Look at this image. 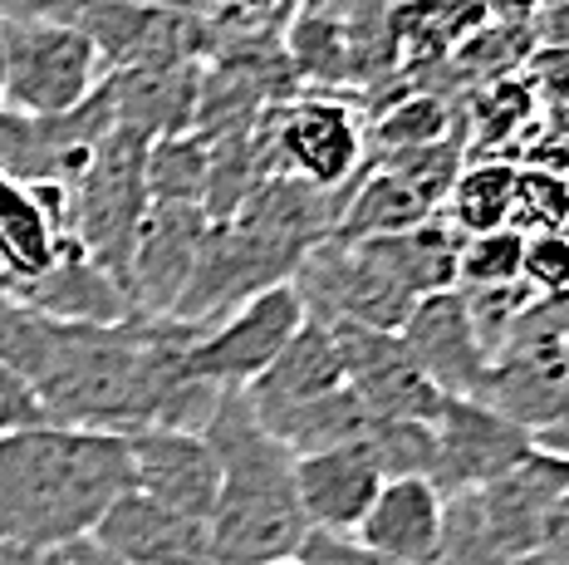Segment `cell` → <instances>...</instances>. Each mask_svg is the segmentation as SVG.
I'll return each instance as SVG.
<instances>
[{
	"mask_svg": "<svg viewBox=\"0 0 569 565\" xmlns=\"http://www.w3.org/2000/svg\"><path fill=\"white\" fill-rule=\"evenodd\" d=\"M128 487V443L118 433L34 423L0 438V536L40 556L89 541Z\"/></svg>",
	"mask_w": 569,
	"mask_h": 565,
	"instance_id": "obj_1",
	"label": "cell"
},
{
	"mask_svg": "<svg viewBox=\"0 0 569 565\" xmlns=\"http://www.w3.org/2000/svg\"><path fill=\"white\" fill-rule=\"evenodd\" d=\"M201 438L221 463V492L207 516L211 565H266L300 556L310 526L295 497V453H284L260 428L241 394H221Z\"/></svg>",
	"mask_w": 569,
	"mask_h": 565,
	"instance_id": "obj_2",
	"label": "cell"
},
{
	"mask_svg": "<svg viewBox=\"0 0 569 565\" xmlns=\"http://www.w3.org/2000/svg\"><path fill=\"white\" fill-rule=\"evenodd\" d=\"M388 16L393 0H300L280 34L295 85L359 93V99L383 89L398 75Z\"/></svg>",
	"mask_w": 569,
	"mask_h": 565,
	"instance_id": "obj_3",
	"label": "cell"
},
{
	"mask_svg": "<svg viewBox=\"0 0 569 565\" xmlns=\"http://www.w3.org/2000/svg\"><path fill=\"white\" fill-rule=\"evenodd\" d=\"M363 128H369V113L359 93L305 89L260 113L256 143L270 178H300L339 192L363 172Z\"/></svg>",
	"mask_w": 569,
	"mask_h": 565,
	"instance_id": "obj_4",
	"label": "cell"
},
{
	"mask_svg": "<svg viewBox=\"0 0 569 565\" xmlns=\"http://www.w3.org/2000/svg\"><path fill=\"white\" fill-rule=\"evenodd\" d=\"M109 65L89 44L84 30L64 20L6 16V79H0V113L20 119H54L103 89Z\"/></svg>",
	"mask_w": 569,
	"mask_h": 565,
	"instance_id": "obj_5",
	"label": "cell"
},
{
	"mask_svg": "<svg viewBox=\"0 0 569 565\" xmlns=\"http://www.w3.org/2000/svg\"><path fill=\"white\" fill-rule=\"evenodd\" d=\"M142 143L138 133L113 128L103 138V148L93 152L84 178L69 187V237L79 241V251L89 256L103 276H113V286L123 290L128 276V251L148 217V187H142ZM128 300V296H123Z\"/></svg>",
	"mask_w": 569,
	"mask_h": 565,
	"instance_id": "obj_6",
	"label": "cell"
},
{
	"mask_svg": "<svg viewBox=\"0 0 569 565\" xmlns=\"http://www.w3.org/2000/svg\"><path fill=\"white\" fill-rule=\"evenodd\" d=\"M109 133H113L109 79L79 109L54 113V119L0 113V178L20 187H74Z\"/></svg>",
	"mask_w": 569,
	"mask_h": 565,
	"instance_id": "obj_7",
	"label": "cell"
},
{
	"mask_svg": "<svg viewBox=\"0 0 569 565\" xmlns=\"http://www.w3.org/2000/svg\"><path fill=\"white\" fill-rule=\"evenodd\" d=\"M305 325V305L295 296V286H270L251 296L246 305H236L231 315H221L217 325H207L187 349L197 379L217 384L221 394H241L251 379L270 369L280 359V349L300 335Z\"/></svg>",
	"mask_w": 569,
	"mask_h": 565,
	"instance_id": "obj_8",
	"label": "cell"
},
{
	"mask_svg": "<svg viewBox=\"0 0 569 565\" xmlns=\"http://www.w3.org/2000/svg\"><path fill=\"white\" fill-rule=\"evenodd\" d=\"M432 438H437L432 487L442 497L491 487V482L511 477L536 453L526 428H516L506 414H496L491 404H477V398H447L432 423Z\"/></svg>",
	"mask_w": 569,
	"mask_h": 565,
	"instance_id": "obj_9",
	"label": "cell"
},
{
	"mask_svg": "<svg viewBox=\"0 0 569 565\" xmlns=\"http://www.w3.org/2000/svg\"><path fill=\"white\" fill-rule=\"evenodd\" d=\"M343 364V384L359 398L369 418H412V423H437L447 398L427 384V374L412 364L398 335L388 329H363V325H329Z\"/></svg>",
	"mask_w": 569,
	"mask_h": 565,
	"instance_id": "obj_10",
	"label": "cell"
},
{
	"mask_svg": "<svg viewBox=\"0 0 569 565\" xmlns=\"http://www.w3.org/2000/svg\"><path fill=\"white\" fill-rule=\"evenodd\" d=\"M207 211L201 207H148L133 251H128L123 296L138 320H168L197 270L201 241H207Z\"/></svg>",
	"mask_w": 569,
	"mask_h": 565,
	"instance_id": "obj_11",
	"label": "cell"
},
{
	"mask_svg": "<svg viewBox=\"0 0 569 565\" xmlns=\"http://www.w3.org/2000/svg\"><path fill=\"white\" fill-rule=\"evenodd\" d=\"M398 339L442 398H477V404L486 398V388H491V355L481 349L457 286L412 305Z\"/></svg>",
	"mask_w": 569,
	"mask_h": 565,
	"instance_id": "obj_12",
	"label": "cell"
},
{
	"mask_svg": "<svg viewBox=\"0 0 569 565\" xmlns=\"http://www.w3.org/2000/svg\"><path fill=\"white\" fill-rule=\"evenodd\" d=\"M128 477L142 497L172 506L182 516L207 522L221 492V463L201 433H177V428H142L128 433Z\"/></svg>",
	"mask_w": 569,
	"mask_h": 565,
	"instance_id": "obj_13",
	"label": "cell"
},
{
	"mask_svg": "<svg viewBox=\"0 0 569 565\" xmlns=\"http://www.w3.org/2000/svg\"><path fill=\"white\" fill-rule=\"evenodd\" d=\"M89 541L118 565H211L207 522L172 512L142 492H123L99 516Z\"/></svg>",
	"mask_w": 569,
	"mask_h": 565,
	"instance_id": "obj_14",
	"label": "cell"
},
{
	"mask_svg": "<svg viewBox=\"0 0 569 565\" xmlns=\"http://www.w3.org/2000/svg\"><path fill=\"white\" fill-rule=\"evenodd\" d=\"M343 388L349 384H343V364H339L329 325L305 320L300 335L280 349V359L270 364L260 379H251L241 388V398H246V408H251V418L270 433V428H280L284 418L325 404V398L343 394Z\"/></svg>",
	"mask_w": 569,
	"mask_h": 565,
	"instance_id": "obj_15",
	"label": "cell"
},
{
	"mask_svg": "<svg viewBox=\"0 0 569 565\" xmlns=\"http://www.w3.org/2000/svg\"><path fill=\"white\" fill-rule=\"evenodd\" d=\"M378 487H383V477L359 443L295 457V497H300V516L310 532L353 536L369 516Z\"/></svg>",
	"mask_w": 569,
	"mask_h": 565,
	"instance_id": "obj_16",
	"label": "cell"
},
{
	"mask_svg": "<svg viewBox=\"0 0 569 565\" xmlns=\"http://www.w3.org/2000/svg\"><path fill=\"white\" fill-rule=\"evenodd\" d=\"M0 296L20 300L26 310L44 315V320H59V325H123V320H133V310H128L123 290L113 286V276H103V270L79 251L74 237H64L54 266L44 270V276L26 280V286H6Z\"/></svg>",
	"mask_w": 569,
	"mask_h": 565,
	"instance_id": "obj_17",
	"label": "cell"
},
{
	"mask_svg": "<svg viewBox=\"0 0 569 565\" xmlns=\"http://www.w3.org/2000/svg\"><path fill=\"white\" fill-rule=\"evenodd\" d=\"M64 237L69 187H20L0 178V270H6V286H26V280L44 276Z\"/></svg>",
	"mask_w": 569,
	"mask_h": 565,
	"instance_id": "obj_18",
	"label": "cell"
},
{
	"mask_svg": "<svg viewBox=\"0 0 569 565\" xmlns=\"http://www.w3.org/2000/svg\"><path fill=\"white\" fill-rule=\"evenodd\" d=\"M197 99H201V65L118 69V75H109L113 128L138 133L142 143H158V138H172V133H192Z\"/></svg>",
	"mask_w": 569,
	"mask_h": 565,
	"instance_id": "obj_19",
	"label": "cell"
},
{
	"mask_svg": "<svg viewBox=\"0 0 569 565\" xmlns=\"http://www.w3.org/2000/svg\"><path fill=\"white\" fill-rule=\"evenodd\" d=\"M442 516H447V497L432 482L398 477L378 487V497L369 506V516L359 522L353 541L393 565H422L432 556L437 536H442Z\"/></svg>",
	"mask_w": 569,
	"mask_h": 565,
	"instance_id": "obj_20",
	"label": "cell"
},
{
	"mask_svg": "<svg viewBox=\"0 0 569 565\" xmlns=\"http://www.w3.org/2000/svg\"><path fill=\"white\" fill-rule=\"evenodd\" d=\"M481 26V0H393L388 30H393L398 69L447 65Z\"/></svg>",
	"mask_w": 569,
	"mask_h": 565,
	"instance_id": "obj_21",
	"label": "cell"
},
{
	"mask_svg": "<svg viewBox=\"0 0 569 565\" xmlns=\"http://www.w3.org/2000/svg\"><path fill=\"white\" fill-rule=\"evenodd\" d=\"M511 197H516V162L511 158H477L457 172L452 192L442 202V217L452 221L461 241L486 237V231L511 227Z\"/></svg>",
	"mask_w": 569,
	"mask_h": 565,
	"instance_id": "obj_22",
	"label": "cell"
},
{
	"mask_svg": "<svg viewBox=\"0 0 569 565\" xmlns=\"http://www.w3.org/2000/svg\"><path fill=\"white\" fill-rule=\"evenodd\" d=\"M207 168L211 148L201 133H172L158 138L142 152V187L152 207H201L207 197Z\"/></svg>",
	"mask_w": 569,
	"mask_h": 565,
	"instance_id": "obj_23",
	"label": "cell"
},
{
	"mask_svg": "<svg viewBox=\"0 0 569 565\" xmlns=\"http://www.w3.org/2000/svg\"><path fill=\"white\" fill-rule=\"evenodd\" d=\"M359 447L373 457V467H378V477H383V482H398V477H427V482H432V463H437L432 423L369 418Z\"/></svg>",
	"mask_w": 569,
	"mask_h": 565,
	"instance_id": "obj_24",
	"label": "cell"
},
{
	"mask_svg": "<svg viewBox=\"0 0 569 565\" xmlns=\"http://www.w3.org/2000/svg\"><path fill=\"white\" fill-rule=\"evenodd\" d=\"M569 227V172L526 162L516 168V197H511V231L540 237V231Z\"/></svg>",
	"mask_w": 569,
	"mask_h": 565,
	"instance_id": "obj_25",
	"label": "cell"
},
{
	"mask_svg": "<svg viewBox=\"0 0 569 565\" xmlns=\"http://www.w3.org/2000/svg\"><path fill=\"white\" fill-rule=\"evenodd\" d=\"M422 565H506L501 546L491 541L481 522V506L471 492L461 497H447V516H442V536H437L432 556Z\"/></svg>",
	"mask_w": 569,
	"mask_h": 565,
	"instance_id": "obj_26",
	"label": "cell"
},
{
	"mask_svg": "<svg viewBox=\"0 0 569 565\" xmlns=\"http://www.w3.org/2000/svg\"><path fill=\"white\" fill-rule=\"evenodd\" d=\"M520 256H526V237L511 231V227L486 231V237H467L461 251H457V286H467V290L516 286Z\"/></svg>",
	"mask_w": 569,
	"mask_h": 565,
	"instance_id": "obj_27",
	"label": "cell"
},
{
	"mask_svg": "<svg viewBox=\"0 0 569 565\" xmlns=\"http://www.w3.org/2000/svg\"><path fill=\"white\" fill-rule=\"evenodd\" d=\"M520 280L530 286V296H569V231L526 237Z\"/></svg>",
	"mask_w": 569,
	"mask_h": 565,
	"instance_id": "obj_28",
	"label": "cell"
},
{
	"mask_svg": "<svg viewBox=\"0 0 569 565\" xmlns=\"http://www.w3.org/2000/svg\"><path fill=\"white\" fill-rule=\"evenodd\" d=\"M300 10V0H221L217 20V40H270L280 20H290Z\"/></svg>",
	"mask_w": 569,
	"mask_h": 565,
	"instance_id": "obj_29",
	"label": "cell"
},
{
	"mask_svg": "<svg viewBox=\"0 0 569 565\" xmlns=\"http://www.w3.org/2000/svg\"><path fill=\"white\" fill-rule=\"evenodd\" d=\"M34 423H50L40 408V394L20 379L16 369H6L0 364V438H10V433H26Z\"/></svg>",
	"mask_w": 569,
	"mask_h": 565,
	"instance_id": "obj_30",
	"label": "cell"
},
{
	"mask_svg": "<svg viewBox=\"0 0 569 565\" xmlns=\"http://www.w3.org/2000/svg\"><path fill=\"white\" fill-rule=\"evenodd\" d=\"M300 561H305V565H393V561L373 556L369 546H359L353 536H325V532H310V536H305Z\"/></svg>",
	"mask_w": 569,
	"mask_h": 565,
	"instance_id": "obj_31",
	"label": "cell"
},
{
	"mask_svg": "<svg viewBox=\"0 0 569 565\" xmlns=\"http://www.w3.org/2000/svg\"><path fill=\"white\" fill-rule=\"evenodd\" d=\"M540 556H560L569 561V492H560L540 516V541H536Z\"/></svg>",
	"mask_w": 569,
	"mask_h": 565,
	"instance_id": "obj_32",
	"label": "cell"
},
{
	"mask_svg": "<svg viewBox=\"0 0 569 565\" xmlns=\"http://www.w3.org/2000/svg\"><path fill=\"white\" fill-rule=\"evenodd\" d=\"M481 10H486V20H496L506 30H530L545 10V0H481Z\"/></svg>",
	"mask_w": 569,
	"mask_h": 565,
	"instance_id": "obj_33",
	"label": "cell"
},
{
	"mask_svg": "<svg viewBox=\"0 0 569 565\" xmlns=\"http://www.w3.org/2000/svg\"><path fill=\"white\" fill-rule=\"evenodd\" d=\"M530 443H536V453H545V457H565V463H569V414H565V418H555L550 428L530 433Z\"/></svg>",
	"mask_w": 569,
	"mask_h": 565,
	"instance_id": "obj_34",
	"label": "cell"
},
{
	"mask_svg": "<svg viewBox=\"0 0 569 565\" xmlns=\"http://www.w3.org/2000/svg\"><path fill=\"white\" fill-rule=\"evenodd\" d=\"M152 10H168V16H187V20H217L221 0H142Z\"/></svg>",
	"mask_w": 569,
	"mask_h": 565,
	"instance_id": "obj_35",
	"label": "cell"
},
{
	"mask_svg": "<svg viewBox=\"0 0 569 565\" xmlns=\"http://www.w3.org/2000/svg\"><path fill=\"white\" fill-rule=\"evenodd\" d=\"M59 565H118V561H109L103 556L93 541H74L69 551H59Z\"/></svg>",
	"mask_w": 569,
	"mask_h": 565,
	"instance_id": "obj_36",
	"label": "cell"
},
{
	"mask_svg": "<svg viewBox=\"0 0 569 565\" xmlns=\"http://www.w3.org/2000/svg\"><path fill=\"white\" fill-rule=\"evenodd\" d=\"M0 565H50V556H40V551H30V546H20V541L0 536Z\"/></svg>",
	"mask_w": 569,
	"mask_h": 565,
	"instance_id": "obj_37",
	"label": "cell"
},
{
	"mask_svg": "<svg viewBox=\"0 0 569 565\" xmlns=\"http://www.w3.org/2000/svg\"><path fill=\"white\" fill-rule=\"evenodd\" d=\"M0 79H6V16H0Z\"/></svg>",
	"mask_w": 569,
	"mask_h": 565,
	"instance_id": "obj_38",
	"label": "cell"
},
{
	"mask_svg": "<svg viewBox=\"0 0 569 565\" xmlns=\"http://www.w3.org/2000/svg\"><path fill=\"white\" fill-rule=\"evenodd\" d=\"M266 565H305L300 556H284V561H266Z\"/></svg>",
	"mask_w": 569,
	"mask_h": 565,
	"instance_id": "obj_39",
	"label": "cell"
},
{
	"mask_svg": "<svg viewBox=\"0 0 569 565\" xmlns=\"http://www.w3.org/2000/svg\"><path fill=\"white\" fill-rule=\"evenodd\" d=\"M0 286H6V270H0Z\"/></svg>",
	"mask_w": 569,
	"mask_h": 565,
	"instance_id": "obj_40",
	"label": "cell"
},
{
	"mask_svg": "<svg viewBox=\"0 0 569 565\" xmlns=\"http://www.w3.org/2000/svg\"><path fill=\"white\" fill-rule=\"evenodd\" d=\"M50 565H59V556H50Z\"/></svg>",
	"mask_w": 569,
	"mask_h": 565,
	"instance_id": "obj_41",
	"label": "cell"
}]
</instances>
